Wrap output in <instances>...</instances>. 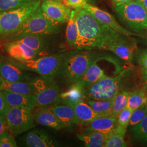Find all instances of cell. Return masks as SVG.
Returning <instances> with one entry per match:
<instances>
[{
    "mask_svg": "<svg viewBox=\"0 0 147 147\" xmlns=\"http://www.w3.org/2000/svg\"><path fill=\"white\" fill-rule=\"evenodd\" d=\"M132 137L137 142L147 143V115L130 130Z\"/></svg>",
    "mask_w": 147,
    "mask_h": 147,
    "instance_id": "30",
    "label": "cell"
},
{
    "mask_svg": "<svg viewBox=\"0 0 147 147\" xmlns=\"http://www.w3.org/2000/svg\"><path fill=\"white\" fill-rule=\"evenodd\" d=\"M114 8L119 19L132 31L147 32V10L143 3L132 0Z\"/></svg>",
    "mask_w": 147,
    "mask_h": 147,
    "instance_id": "5",
    "label": "cell"
},
{
    "mask_svg": "<svg viewBox=\"0 0 147 147\" xmlns=\"http://www.w3.org/2000/svg\"><path fill=\"white\" fill-rule=\"evenodd\" d=\"M63 3L71 8H83L88 3L87 0H63Z\"/></svg>",
    "mask_w": 147,
    "mask_h": 147,
    "instance_id": "36",
    "label": "cell"
},
{
    "mask_svg": "<svg viewBox=\"0 0 147 147\" xmlns=\"http://www.w3.org/2000/svg\"><path fill=\"white\" fill-rule=\"evenodd\" d=\"M126 127L118 124L109 134L105 147H125L127 144L125 141Z\"/></svg>",
    "mask_w": 147,
    "mask_h": 147,
    "instance_id": "25",
    "label": "cell"
},
{
    "mask_svg": "<svg viewBox=\"0 0 147 147\" xmlns=\"http://www.w3.org/2000/svg\"><path fill=\"white\" fill-rule=\"evenodd\" d=\"M40 8L49 18L61 24L68 22L72 11L63 2L53 0H44Z\"/></svg>",
    "mask_w": 147,
    "mask_h": 147,
    "instance_id": "11",
    "label": "cell"
},
{
    "mask_svg": "<svg viewBox=\"0 0 147 147\" xmlns=\"http://www.w3.org/2000/svg\"><path fill=\"white\" fill-rule=\"evenodd\" d=\"M117 124V117L111 115L100 117L87 124L88 126L86 128V131H96L109 135Z\"/></svg>",
    "mask_w": 147,
    "mask_h": 147,
    "instance_id": "21",
    "label": "cell"
},
{
    "mask_svg": "<svg viewBox=\"0 0 147 147\" xmlns=\"http://www.w3.org/2000/svg\"><path fill=\"white\" fill-rule=\"evenodd\" d=\"M131 68L121 70L115 76L101 79L96 84L84 89V99L94 100H106L115 98L117 93L127 90L129 79L131 73Z\"/></svg>",
    "mask_w": 147,
    "mask_h": 147,
    "instance_id": "2",
    "label": "cell"
},
{
    "mask_svg": "<svg viewBox=\"0 0 147 147\" xmlns=\"http://www.w3.org/2000/svg\"><path fill=\"white\" fill-rule=\"evenodd\" d=\"M80 140L84 142L85 147H105L108 135L96 131H85L84 133L77 134Z\"/></svg>",
    "mask_w": 147,
    "mask_h": 147,
    "instance_id": "22",
    "label": "cell"
},
{
    "mask_svg": "<svg viewBox=\"0 0 147 147\" xmlns=\"http://www.w3.org/2000/svg\"><path fill=\"white\" fill-rule=\"evenodd\" d=\"M132 112V111L126 107L124 109L117 117L118 124L127 128L129 125Z\"/></svg>",
    "mask_w": 147,
    "mask_h": 147,
    "instance_id": "34",
    "label": "cell"
},
{
    "mask_svg": "<svg viewBox=\"0 0 147 147\" xmlns=\"http://www.w3.org/2000/svg\"><path fill=\"white\" fill-rule=\"evenodd\" d=\"M10 108L11 106L9 105L5 95L0 90V116L6 117Z\"/></svg>",
    "mask_w": 147,
    "mask_h": 147,
    "instance_id": "35",
    "label": "cell"
},
{
    "mask_svg": "<svg viewBox=\"0 0 147 147\" xmlns=\"http://www.w3.org/2000/svg\"><path fill=\"white\" fill-rule=\"evenodd\" d=\"M76 10H72L68 21L66 30V40L69 47H74L78 38V27L76 22Z\"/></svg>",
    "mask_w": 147,
    "mask_h": 147,
    "instance_id": "29",
    "label": "cell"
},
{
    "mask_svg": "<svg viewBox=\"0 0 147 147\" xmlns=\"http://www.w3.org/2000/svg\"><path fill=\"white\" fill-rule=\"evenodd\" d=\"M40 3V0H38L31 5L0 13V37L6 38L17 31Z\"/></svg>",
    "mask_w": 147,
    "mask_h": 147,
    "instance_id": "6",
    "label": "cell"
},
{
    "mask_svg": "<svg viewBox=\"0 0 147 147\" xmlns=\"http://www.w3.org/2000/svg\"><path fill=\"white\" fill-rule=\"evenodd\" d=\"M35 121L38 124L47 126L55 130H58L64 128V126L53 113L51 107H38L34 113Z\"/></svg>",
    "mask_w": 147,
    "mask_h": 147,
    "instance_id": "18",
    "label": "cell"
},
{
    "mask_svg": "<svg viewBox=\"0 0 147 147\" xmlns=\"http://www.w3.org/2000/svg\"><path fill=\"white\" fill-rule=\"evenodd\" d=\"M78 38L75 49L79 50L105 49L124 35L97 19L84 8L75 9Z\"/></svg>",
    "mask_w": 147,
    "mask_h": 147,
    "instance_id": "1",
    "label": "cell"
},
{
    "mask_svg": "<svg viewBox=\"0 0 147 147\" xmlns=\"http://www.w3.org/2000/svg\"><path fill=\"white\" fill-rule=\"evenodd\" d=\"M112 5L114 8L117 7L118 6L122 5L126 2L131 1L132 0H112Z\"/></svg>",
    "mask_w": 147,
    "mask_h": 147,
    "instance_id": "41",
    "label": "cell"
},
{
    "mask_svg": "<svg viewBox=\"0 0 147 147\" xmlns=\"http://www.w3.org/2000/svg\"><path fill=\"white\" fill-rule=\"evenodd\" d=\"M5 49L11 57L21 62L36 59L39 55L37 51L17 40L7 42Z\"/></svg>",
    "mask_w": 147,
    "mask_h": 147,
    "instance_id": "14",
    "label": "cell"
},
{
    "mask_svg": "<svg viewBox=\"0 0 147 147\" xmlns=\"http://www.w3.org/2000/svg\"><path fill=\"white\" fill-rule=\"evenodd\" d=\"M110 67L103 68L98 60V57L92 63L83 76L75 84L78 85L82 89H84L91 85L96 84L101 79L106 77H110Z\"/></svg>",
    "mask_w": 147,
    "mask_h": 147,
    "instance_id": "12",
    "label": "cell"
},
{
    "mask_svg": "<svg viewBox=\"0 0 147 147\" xmlns=\"http://www.w3.org/2000/svg\"><path fill=\"white\" fill-rule=\"evenodd\" d=\"M83 8L87 10L94 16L97 19L116 32L128 36H131L134 34V33L121 26L118 22L116 20L115 17L110 13L88 3L85 5Z\"/></svg>",
    "mask_w": 147,
    "mask_h": 147,
    "instance_id": "13",
    "label": "cell"
},
{
    "mask_svg": "<svg viewBox=\"0 0 147 147\" xmlns=\"http://www.w3.org/2000/svg\"><path fill=\"white\" fill-rule=\"evenodd\" d=\"M130 91L123 90L118 92L115 97L111 116L117 117L121 111L126 107Z\"/></svg>",
    "mask_w": 147,
    "mask_h": 147,
    "instance_id": "31",
    "label": "cell"
},
{
    "mask_svg": "<svg viewBox=\"0 0 147 147\" xmlns=\"http://www.w3.org/2000/svg\"><path fill=\"white\" fill-rule=\"evenodd\" d=\"M38 0H0V13L29 5Z\"/></svg>",
    "mask_w": 147,
    "mask_h": 147,
    "instance_id": "32",
    "label": "cell"
},
{
    "mask_svg": "<svg viewBox=\"0 0 147 147\" xmlns=\"http://www.w3.org/2000/svg\"><path fill=\"white\" fill-rule=\"evenodd\" d=\"M51 109L64 127H69L78 124V118L71 106L64 103L63 105H58L57 104L51 107Z\"/></svg>",
    "mask_w": 147,
    "mask_h": 147,
    "instance_id": "17",
    "label": "cell"
},
{
    "mask_svg": "<svg viewBox=\"0 0 147 147\" xmlns=\"http://www.w3.org/2000/svg\"><path fill=\"white\" fill-rule=\"evenodd\" d=\"M142 81L143 88L145 89L147 93V72L142 70Z\"/></svg>",
    "mask_w": 147,
    "mask_h": 147,
    "instance_id": "40",
    "label": "cell"
},
{
    "mask_svg": "<svg viewBox=\"0 0 147 147\" xmlns=\"http://www.w3.org/2000/svg\"><path fill=\"white\" fill-rule=\"evenodd\" d=\"M17 144L14 136L10 133L4 137L0 141V147H16Z\"/></svg>",
    "mask_w": 147,
    "mask_h": 147,
    "instance_id": "38",
    "label": "cell"
},
{
    "mask_svg": "<svg viewBox=\"0 0 147 147\" xmlns=\"http://www.w3.org/2000/svg\"><path fill=\"white\" fill-rule=\"evenodd\" d=\"M3 81H4V80H3V79L2 78V77L0 75V82H3Z\"/></svg>",
    "mask_w": 147,
    "mask_h": 147,
    "instance_id": "43",
    "label": "cell"
},
{
    "mask_svg": "<svg viewBox=\"0 0 147 147\" xmlns=\"http://www.w3.org/2000/svg\"><path fill=\"white\" fill-rule=\"evenodd\" d=\"M137 1H138L139 2H140V3H143V1H144V0H136Z\"/></svg>",
    "mask_w": 147,
    "mask_h": 147,
    "instance_id": "44",
    "label": "cell"
},
{
    "mask_svg": "<svg viewBox=\"0 0 147 147\" xmlns=\"http://www.w3.org/2000/svg\"><path fill=\"white\" fill-rule=\"evenodd\" d=\"M147 115V103L142 105L132 112L129 126H134L140 123Z\"/></svg>",
    "mask_w": 147,
    "mask_h": 147,
    "instance_id": "33",
    "label": "cell"
},
{
    "mask_svg": "<svg viewBox=\"0 0 147 147\" xmlns=\"http://www.w3.org/2000/svg\"><path fill=\"white\" fill-rule=\"evenodd\" d=\"M143 5H144V7H146V8L147 9V0H144L143 2Z\"/></svg>",
    "mask_w": 147,
    "mask_h": 147,
    "instance_id": "42",
    "label": "cell"
},
{
    "mask_svg": "<svg viewBox=\"0 0 147 147\" xmlns=\"http://www.w3.org/2000/svg\"><path fill=\"white\" fill-rule=\"evenodd\" d=\"M147 103V93L144 88H138L130 92L126 107L132 111Z\"/></svg>",
    "mask_w": 147,
    "mask_h": 147,
    "instance_id": "26",
    "label": "cell"
},
{
    "mask_svg": "<svg viewBox=\"0 0 147 147\" xmlns=\"http://www.w3.org/2000/svg\"><path fill=\"white\" fill-rule=\"evenodd\" d=\"M61 25L49 18L42 11L40 5L17 31L5 39L13 41L28 35L48 36L57 34L60 31Z\"/></svg>",
    "mask_w": 147,
    "mask_h": 147,
    "instance_id": "4",
    "label": "cell"
},
{
    "mask_svg": "<svg viewBox=\"0 0 147 147\" xmlns=\"http://www.w3.org/2000/svg\"><path fill=\"white\" fill-rule=\"evenodd\" d=\"M78 119V124L87 125L95 118L101 117L95 112L84 100L70 104Z\"/></svg>",
    "mask_w": 147,
    "mask_h": 147,
    "instance_id": "20",
    "label": "cell"
},
{
    "mask_svg": "<svg viewBox=\"0 0 147 147\" xmlns=\"http://www.w3.org/2000/svg\"><path fill=\"white\" fill-rule=\"evenodd\" d=\"M42 35H28L16 40L22 42L32 50L40 53H44L47 47V39Z\"/></svg>",
    "mask_w": 147,
    "mask_h": 147,
    "instance_id": "24",
    "label": "cell"
},
{
    "mask_svg": "<svg viewBox=\"0 0 147 147\" xmlns=\"http://www.w3.org/2000/svg\"><path fill=\"white\" fill-rule=\"evenodd\" d=\"M11 107H27L33 109L37 106L34 94H23L2 90Z\"/></svg>",
    "mask_w": 147,
    "mask_h": 147,
    "instance_id": "19",
    "label": "cell"
},
{
    "mask_svg": "<svg viewBox=\"0 0 147 147\" xmlns=\"http://www.w3.org/2000/svg\"><path fill=\"white\" fill-rule=\"evenodd\" d=\"M8 130L9 129L5 117L0 116V141L4 137L9 133Z\"/></svg>",
    "mask_w": 147,
    "mask_h": 147,
    "instance_id": "39",
    "label": "cell"
},
{
    "mask_svg": "<svg viewBox=\"0 0 147 147\" xmlns=\"http://www.w3.org/2000/svg\"><path fill=\"white\" fill-rule=\"evenodd\" d=\"M137 49L136 40L128 36H124L111 43L105 49L115 53L119 58L129 63L132 62Z\"/></svg>",
    "mask_w": 147,
    "mask_h": 147,
    "instance_id": "10",
    "label": "cell"
},
{
    "mask_svg": "<svg viewBox=\"0 0 147 147\" xmlns=\"http://www.w3.org/2000/svg\"><path fill=\"white\" fill-rule=\"evenodd\" d=\"M2 90L23 94H34V88L32 81L0 82V90Z\"/></svg>",
    "mask_w": 147,
    "mask_h": 147,
    "instance_id": "23",
    "label": "cell"
},
{
    "mask_svg": "<svg viewBox=\"0 0 147 147\" xmlns=\"http://www.w3.org/2000/svg\"><path fill=\"white\" fill-rule=\"evenodd\" d=\"M69 52L61 53L16 63L20 68L32 71L41 76L53 78L58 75Z\"/></svg>",
    "mask_w": 147,
    "mask_h": 147,
    "instance_id": "7",
    "label": "cell"
},
{
    "mask_svg": "<svg viewBox=\"0 0 147 147\" xmlns=\"http://www.w3.org/2000/svg\"><path fill=\"white\" fill-rule=\"evenodd\" d=\"M27 147H53L59 146L57 141L42 130H33L28 132L24 138Z\"/></svg>",
    "mask_w": 147,
    "mask_h": 147,
    "instance_id": "15",
    "label": "cell"
},
{
    "mask_svg": "<svg viewBox=\"0 0 147 147\" xmlns=\"http://www.w3.org/2000/svg\"><path fill=\"white\" fill-rule=\"evenodd\" d=\"M115 98L106 100H86V102L95 112L101 117L110 116L111 114Z\"/></svg>",
    "mask_w": 147,
    "mask_h": 147,
    "instance_id": "28",
    "label": "cell"
},
{
    "mask_svg": "<svg viewBox=\"0 0 147 147\" xmlns=\"http://www.w3.org/2000/svg\"><path fill=\"white\" fill-rule=\"evenodd\" d=\"M137 60L141 67V69L147 72V49L143 50L138 53Z\"/></svg>",
    "mask_w": 147,
    "mask_h": 147,
    "instance_id": "37",
    "label": "cell"
},
{
    "mask_svg": "<svg viewBox=\"0 0 147 147\" xmlns=\"http://www.w3.org/2000/svg\"><path fill=\"white\" fill-rule=\"evenodd\" d=\"M100 55L92 50L69 51L65 58L59 75L70 86L76 83Z\"/></svg>",
    "mask_w": 147,
    "mask_h": 147,
    "instance_id": "3",
    "label": "cell"
},
{
    "mask_svg": "<svg viewBox=\"0 0 147 147\" xmlns=\"http://www.w3.org/2000/svg\"><path fill=\"white\" fill-rule=\"evenodd\" d=\"M0 75L7 82L31 81L16 64L7 61H0Z\"/></svg>",
    "mask_w": 147,
    "mask_h": 147,
    "instance_id": "16",
    "label": "cell"
},
{
    "mask_svg": "<svg viewBox=\"0 0 147 147\" xmlns=\"http://www.w3.org/2000/svg\"><path fill=\"white\" fill-rule=\"evenodd\" d=\"M32 82L38 107H51L61 101V90L53 78L41 76L32 80Z\"/></svg>",
    "mask_w": 147,
    "mask_h": 147,
    "instance_id": "8",
    "label": "cell"
},
{
    "mask_svg": "<svg viewBox=\"0 0 147 147\" xmlns=\"http://www.w3.org/2000/svg\"><path fill=\"white\" fill-rule=\"evenodd\" d=\"M61 99L63 103L70 105L84 99V89L78 85L74 84L70 88L61 94Z\"/></svg>",
    "mask_w": 147,
    "mask_h": 147,
    "instance_id": "27",
    "label": "cell"
},
{
    "mask_svg": "<svg viewBox=\"0 0 147 147\" xmlns=\"http://www.w3.org/2000/svg\"><path fill=\"white\" fill-rule=\"evenodd\" d=\"M53 1H58V2H63V0H53Z\"/></svg>",
    "mask_w": 147,
    "mask_h": 147,
    "instance_id": "45",
    "label": "cell"
},
{
    "mask_svg": "<svg viewBox=\"0 0 147 147\" xmlns=\"http://www.w3.org/2000/svg\"><path fill=\"white\" fill-rule=\"evenodd\" d=\"M33 110L27 107H11L5 118L12 135L18 136L36 126Z\"/></svg>",
    "mask_w": 147,
    "mask_h": 147,
    "instance_id": "9",
    "label": "cell"
},
{
    "mask_svg": "<svg viewBox=\"0 0 147 147\" xmlns=\"http://www.w3.org/2000/svg\"><path fill=\"white\" fill-rule=\"evenodd\" d=\"M145 42H146V44L147 45V38L146 39V41H145Z\"/></svg>",
    "mask_w": 147,
    "mask_h": 147,
    "instance_id": "46",
    "label": "cell"
}]
</instances>
